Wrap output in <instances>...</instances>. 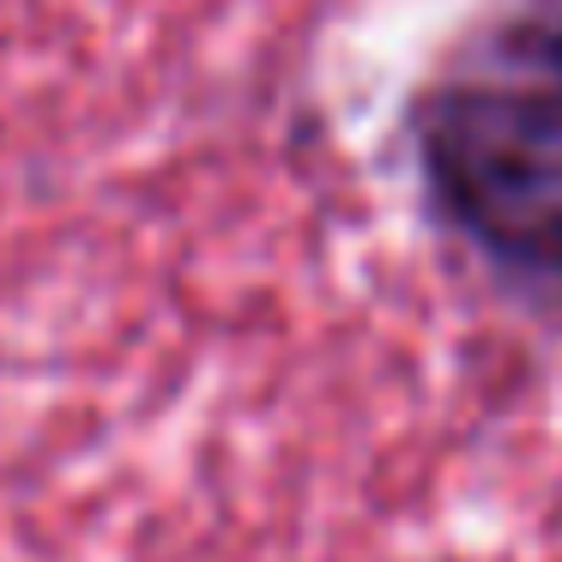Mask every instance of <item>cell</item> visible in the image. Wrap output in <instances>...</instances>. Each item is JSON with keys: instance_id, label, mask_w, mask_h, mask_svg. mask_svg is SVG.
I'll return each mask as SVG.
<instances>
[{"instance_id": "6da1fadb", "label": "cell", "mask_w": 562, "mask_h": 562, "mask_svg": "<svg viewBox=\"0 0 562 562\" xmlns=\"http://www.w3.org/2000/svg\"><path fill=\"white\" fill-rule=\"evenodd\" d=\"M441 224L484 260L562 279V0L472 31L412 115Z\"/></svg>"}]
</instances>
